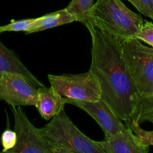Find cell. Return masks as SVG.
<instances>
[{"mask_svg":"<svg viewBox=\"0 0 153 153\" xmlns=\"http://www.w3.org/2000/svg\"><path fill=\"white\" fill-rule=\"evenodd\" d=\"M67 104L65 97H61L52 88L45 86L37 88V100L35 107L39 114L45 120H49L64 110Z\"/></svg>","mask_w":153,"mask_h":153,"instance_id":"10","label":"cell"},{"mask_svg":"<svg viewBox=\"0 0 153 153\" xmlns=\"http://www.w3.org/2000/svg\"><path fill=\"white\" fill-rule=\"evenodd\" d=\"M37 88L25 78L11 73H0V100L11 106H35Z\"/></svg>","mask_w":153,"mask_h":153,"instance_id":"7","label":"cell"},{"mask_svg":"<svg viewBox=\"0 0 153 153\" xmlns=\"http://www.w3.org/2000/svg\"><path fill=\"white\" fill-rule=\"evenodd\" d=\"M101 143L105 153H147L149 151V145L143 143L128 126L124 131L105 137Z\"/></svg>","mask_w":153,"mask_h":153,"instance_id":"9","label":"cell"},{"mask_svg":"<svg viewBox=\"0 0 153 153\" xmlns=\"http://www.w3.org/2000/svg\"><path fill=\"white\" fill-rule=\"evenodd\" d=\"M48 79L57 93L65 98L91 102L101 100L100 83L91 70L76 75L49 74Z\"/></svg>","mask_w":153,"mask_h":153,"instance_id":"5","label":"cell"},{"mask_svg":"<svg viewBox=\"0 0 153 153\" xmlns=\"http://www.w3.org/2000/svg\"><path fill=\"white\" fill-rule=\"evenodd\" d=\"M131 120H134L138 123L146 121L153 123V94H139Z\"/></svg>","mask_w":153,"mask_h":153,"instance_id":"13","label":"cell"},{"mask_svg":"<svg viewBox=\"0 0 153 153\" xmlns=\"http://www.w3.org/2000/svg\"><path fill=\"white\" fill-rule=\"evenodd\" d=\"M143 22L140 14L128 8L121 0H97L85 22L125 40L136 38Z\"/></svg>","mask_w":153,"mask_h":153,"instance_id":"2","label":"cell"},{"mask_svg":"<svg viewBox=\"0 0 153 153\" xmlns=\"http://www.w3.org/2000/svg\"><path fill=\"white\" fill-rule=\"evenodd\" d=\"M65 99L67 104L76 106L88 114L102 129L105 137L114 135L127 128V126L123 123L110 106L102 99L96 102Z\"/></svg>","mask_w":153,"mask_h":153,"instance_id":"8","label":"cell"},{"mask_svg":"<svg viewBox=\"0 0 153 153\" xmlns=\"http://www.w3.org/2000/svg\"><path fill=\"white\" fill-rule=\"evenodd\" d=\"M123 55L140 95L153 94V48L137 38L120 40Z\"/></svg>","mask_w":153,"mask_h":153,"instance_id":"4","label":"cell"},{"mask_svg":"<svg viewBox=\"0 0 153 153\" xmlns=\"http://www.w3.org/2000/svg\"><path fill=\"white\" fill-rule=\"evenodd\" d=\"M136 38L145 42L153 48V22L144 21Z\"/></svg>","mask_w":153,"mask_h":153,"instance_id":"17","label":"cell"},{"mask_svg":"<svg viewBox=\"0 0 153 153\" xmlns=\"http://www.w3.org/2000/svg\"><path fill=\"white\" fill-rule=\"evenodd\" d=\"M16 143V134L14 131L10 129L4 130L1 136V143L3 149L1 152L7 153L9 150L13 149Z\"/></svg>","mask_w":153,"mask_h":153,"instance_id":"19","label":"cell"},{"mask_svg":"<svg viewBox=\"0 0 153 153\" xmlns=\"http://www.w3.org/2000/svg\"><path fill=\"white\" fill-rule=\"evenodd\" d=\"M128 126H129L136 136L141 140L145 144L153 146V130L146 131L140 127V123L134 120H131L128 123H126Z\"/></svg>","mask_w":153,"mask_h":153,"instance_id":"16","label":"cell"},{"mask_svg":"<svg viewBox=\"0 0 153 153\" xmlns=\"http://www.w3.org/2000/svg\"><path fill=\"white\" fill-rule=\"evenodd\" d=\"M11 73L19 75L36 88L44 86L24 65L17 54L6 47L0 40V73Z\"/></svg>","mask_w":153,"mask_h":153,"instance_id":"11","label":"cell"},{"mask_svg":"<svg viewBox=\"0 0 153 153\" xmlns=\"http://www.w3.org/2000/svg\"><path fill=\"white\" fill-rule=\"evenodd\" d=\"M94 4V0H72L65 9L76 19V22L84 24L88 20Z\"/></svg>","mask_w":153,"mask_h":153,"instance_id":"14","label":"cell"},{"mask_svg":"<svg viewBox=\"0 0 153 153\" xmlns=\"http://www.w3.org/2000/svg\"><path fill=\"white\" fill-rule=\"evenodd\" d=\"M92 39L90 70L97 76L105 102L122 121H131L139 94L123 55L121 41L104 30L85 22Z\"/></svg>","mask_w":153,"mask_h":153,"instance_id":"1","label":"cell"},{"mask_svg":"<svg viewBox=\"0 0 153 153\" xmlns=\"http://www.w3.org/2000/svg\"><path fill=\"white\" fill-rule=\"evenodd\" d=\"M131 2L140 13L153 20V0H127Z\"/></svg>","mask_w":153,"mask_h":153,"instance_id":"18","label":"cell"},{"mask_svg":"<svg viewBox=\"0 0 153 153\" xmlns=\"http://www.w3.org/2000/svg\"><path fill=\"white\" fill-rule=\"evenodd\" d=\"M16 143L7 153H53L52 146L42 137L21 106H11Z\"/></svg>","mask_w":153,"mask_h":153,"instance_id":"6","label":"cell"},{"mask_svg":"<svg viewBox=\"0 0 153 153\" xmlns=\"http://www.w3.org/2000/svg\"><path fill=\"white\" fill-rule=\"evenodd\" d=\"M73 22H76V19L70 14L65 8L61 9L35 18L31 26L25 33L26 34H33Z\"/></svg>","mask_w":153,"mask_h":153,"instance_id":"12","label":"cell"},{"mask_svg":"<svg viewBox=\"0 0 153 153\" xmlns=\"http://www.w3.org/2000/svg\"><path fill=\"white\" fill-rule=\"evenodd\" d=\"M35 18L11 20L10 23L0 26V34L6 31H25L29 28Z\"/></svg>","mask_w":153,"mask_h":153,"instance_id":"15","label":"cell"},{"mask_svg":"<svg viewBox=\"0 0 153 153\" xmlns=\"http://www.w3.org/2000/svg\"><path fill=\"white\" fill-rule=\"evenodd\" d=\"M39 130L52 146L53 153H105L101 141L92 140L82 133L64 110Z\"/></svg>","mask_w":153,"mask_h":153,"instance_id":"3","label":"cell"}]
</instances>
